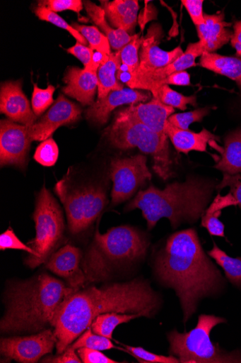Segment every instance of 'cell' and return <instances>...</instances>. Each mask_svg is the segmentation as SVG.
I'll return each mask as SVG.
<instances>
[{
  "mask_svg": "<svg viewBox=\"0 0 241 363\" xmlns=\"http://www.w3.org/2000/svg\"><path fill=\"white\" fill-rule=\"evenodd\" d=\"M111 340H112L105 337L95 334L90 327L86 330V331L74 343L71 345V346L76 350L82 347L99 351H105L117 348Z\"/></svg>",
  "mask_w": 241,
  "mask_h": 363,
  "instance_id": "cell-32",
  "label": "cell"
},
{
  "mask_svg": "<svg viewBox=\"0 0 241 363\" xmlns=\"http://www.w3.org/2000/svg\"><path fill=\"white\" fill-rule=\"evenodd\" d=\"M39 7L46 8L54 13L72 11L79 13L83 9L81 0H45L39 3Z\"/></svg>",
  "mask_w": 241,
  "mask_h": 363,
  "instance_id": "cell-41",
  "label": "cell"
},
{
  "mask_svg": "<svg viewBox=\"0 0 241 363\" xmlns=\"http://www.w3.org/2000/svg\"><path fill=\"white\" fill-rule=\"evenodd\" d=\"M31 140L28 125L17 124L10 119L0 123V164L24 169Z\"/></svg>",
  "mask_w": 241,
  "mask_h": 363,
  "instance_id": "cell-12",
  "label": "cell"
},
{
  "mask_svg": "<svg viewBox=\"0 0 241 363\" xmlns=\"http://www.w3.org/2000/svg\"><path fill=\"white\" fill-rule=\"evenodd\" d=\"M41 362L51 363H81L82 360L71 345L69 346L63 352L54 356L48 355L43 358Z\"/></svg>",
  "mask_w": 241,
  "mask_h": 363,
  "instance_id": "cell-46",
  "label": "cell"
},
{
  "mask_svg": "<svg viewBox=\"0 0 241 363\" xmlns=\"http://www.w3.org/2000/svg\"><path fill=\"white\" fill-rule=\"evenodd\" d=\"M225 187L230 189V193L233 196L237 206L241 209V174H223V180L216 188L221 191Z\"/></svg>",
  "mask_w": 241,
  "mask_h": 363,
  "instance_id": "cell-42",
  "label": "cell"
},
{
  "mask_svg": "<svg viewBox=\"0 0 241 363\" xmlns=\"http://www.w3.org/2000/svg\"><path fill=\"white\" fill-rule=\"evenodd\" d=\"M36 223V238L27 245L33 250L25 263L30 269L46 263L63 238L64 222L61 209L54 196L42 188L37 197L35 211L33 216Z\"/></svg>",
  "mask_w": 241,
  "mask_h": 363,
  "instance_id": "cell-8",
  "label": "cell"
},
{
  "mask_svg": "<svg viewBox=\"0 0 241 363\" xmlns=\"http://www.w3.org/2000/svg\"><path fill=\"white\" fill-rule=\"evenodd\" d=\"M204 52V47L200 41L188 45L184 54L175 62L165 66V67L141 75L131 74L130 79L126 84L129 88L136 83L149 82L164 79L169 76L186 71L196 65V59Z\"/></svg>",
  "mask_w": 241,
  "mask_h": 363,
  "instance_id": "cell-21",
  "label": "cell"
},
{
  "mask_svg": "<svg viewBox=\"0 0 241 363\" xmlns=\"http://www.w3.org/2000/svg\"><path fill=\"white\" fill-rule=\"evenodd\" d=\"M57 340L51 328L25 337L13 336L1 339L0 353L7 361L36 363L52 353Z\"/></svg>",
  "mask_w": 241,
  "mask_h": 363,
  "instance_id": "cell-11",
  "label": "cell"
},
{
  "mask_svg": "<svg viewBox=\"0 0 241 363\" xmlns=\"http://www.w3.org/2000/svg\"><path fill=\"white\" fill-rule=\"evenodd\" d=\"M110 143L116 148L137 147L153 157V170L163 180L173 177L167 135H163L137 121L124 110L117 113L113 124L107 130Z\"/></svg>",
  "mask_w": 241,
  "mask_h": 363,
  "instance_id": "cell-6",
  "label": "cell"
},
{
  "mask_svg": "<svg viewBox=\"0 0 241 363\" xmlns=\"http://www.w3.org/2000/svg\"><path fill=\"white\" fill-rule=\"evenodd\" d=\"M151 99V94L131 88L111 91L107 96L98 100L86 111L88 120L100 125L105 124L112 112L124 105L143 104Z\"/></svg>",
  "mask_w": 241,
  "mask_h": 363,
  "instance_id": "cell-17",
  "label": "cell"
},
{
  "mask_svg": "<svg viewBox=\"0 0 241 363\" xmlns=\"http://www.w3.org/2000/svg\"><path fill=\"white\" fill-rule=\"evenodd\" d=\"M63 281L43 274L12 284L6 293V311L0 322L4 335L37 334L52 322L61 304L74 292Z\"/></svg>",
  "mask_w": 241,
  "mask_h": 363,
  "instance_id": "cell-3",
  "label": "cell"
},
{
  "mask_svg": "<svg viewBox=\"0 0 241 363\" xmlns=\"http://www.w3.org/2000/svg\"><path fill=\"white\" fill-rule=\"evenodd\" d=\"M215 187L213 182L194 177L170 184L163 190L151 186L137 193L124 211L141 210L149 230L163 218L176 228L182 223H195L204 215Z\"/></svg>",
  "mask_w": 241,
  "mask_h": 363,
  "instance_id": "cell-4",
  "label": "cell"
},
{
  "mask_svg": "<svg viewBox=\"0 0 241 363\" xmlns=\"http://www.w3.org/2000/svg\"><path fill=\"white\" fill-rule=\"evenodd\" d=\"M0 111L10 120L25 125H32L38 120L22 90L21 81L8 82L2 84L0 91Z\"/></svg>",
  "mask_w": 241,
  "mask_h": 363,
  "instance_id": "cell-16",
  "label": "cell"
},
{
  "mask_svg": "<svg viewBox=\"0 0 241 363\" xmlns=\"http://www.w3.org/2000/svg\"><path fill=\"white\" fill-rule=\"evenodd\" d=\"M81 250L68 245L54 252L46 262V268L64 279L67 285L78 291L88 284L86 276L81 267Z\"/></svg>",
  "mask_w": 241,
  "mask_h": 363,
  "instance_id": "cell-14",
  "label": "cell"
},
{
  "mask_svg": "<svg viewBox=\"0 0 241 363\" xmlns=\"http://www.w3.org/2000/svg\"><path fill=\"white\" fill-rule=\"evenodd\" d=\"M124 349L119 348V350H124V352L131 354L139 362L142 363H180L179 358L173 355L164 356L159 355L147 351L143 347H134L126 345L121 344Z\"/></svg>",
  "mask_w": 241,
  "mask_h": 363,
  "instance_id": "cell-36",
  "label": "cell"
},
{
  "mask_svg": "<svg viewBox=\"0 0 241 363\" xmlns=\"http://www.w3.org/2000/svg\"><path fill=\"white\" fill-rule=\"evenodd\" d=\"M148 247L146 237L133 227H114L103 235L97 229L94 242L81 262L88 284L109 279L115 265L143 258Z\"/></svg>",
  "mask_w": 241,
  "mask_h": 363,
  "instance_id": "cell-5",
  "label": "cell"
},
{
  "mask_svg": "<svg viewBox=\"0 0 241 363\" xmlns=\"http://www.w3.org/2000/svg\"><path fill=\"white\" fill-rule=\"evenodd\" d=\"M160 305L158 294L148 281L140 279L80 289L61 304L53 320L57 352L71 345L100 315L119 313L151 318Z\"/></svg>",
  "mask_w": 241,
  "mask_h": 363,
  "instance_id": "cell-1",
  "label": "cell"
},
{
  "mask_svg": "<svg viewBox=\"0 0 241 363\" xmlns=\"http://www.w3.org/2000/svg\"><path fill=\"white\" fill-rule=\"evenodd\" d=\"M81 113L78 106L60 94L54 104L41 119L33 125H28L30 140L31 142H44L48 140L60 126L76 122L81 118Z\"/></svg>",
  "mask_w": 241,
  "mask_h": 363,
  "instance_id": "cell-13",
  "label": "cell"
},
{
  "mask_svg": "<svg viewBox=\"0 0 241 363\" xmlns=\"http://www.w3.org/2000/svg\"><path fill=\"white\" fill-rule=\"evenodd\" d=\"M204 23L196 26L199 41L204 52L214 53L230 42L233 31L229 28L231 24L225 21V13L204 14Z\"/></svg>",
  "mask_w": 241,
  "mask_h": 363,
  "instance_id": "cell-18",
  "label": "cell"
},
{
  "mask_svg": "<svg viewBox=\"0 0 241 363\" xmlns=\"http://www.w3.org/2000/svg\"><path fill=\"white\" fill-rule=\"evenodd\" d=\"M54 91L55 88L52 85L42 89L37 84H33L32 108L37 117L42 116L53 104Z\"/></svg>",
  "mask_w": 241,
  "mask_h": 363,
  "instance_id": "cell-34",
  "label": "cell"
},
{
  "mask_svg": "<svg viewBox=\"0 0 241 363\" xmlns=\"http://www.w3.org/2000/svg\"><path fill=\"white\" fill-rule=\"evenodd\" d=\"M164 85L189 86L191 85L190 75L186 71L177 72L162 80L136 83L131 89L152 91Z\"/></svg>",
  "mask_w": 241,
  "mask_h": 363,
  "instance_id": "cell-37",
  "label": "cell"
},
{
  "mask_svg": "<svg viewBox=\"0 0 241 363\" xmlns=\"http://www.w3.org/2000/svg\"><path fill=\"white\" fill-rule=\"evenodd\" d=\"M154 270L163 285L175 291L184 323L196 313L202 299L218 294L225 284L193 228L180 230L167 239L155 258Z\"/></svg>",
  "mask_w": 241,
  "mask_h": 363,
  "instance_id": "cell-2",
  "label": "cell"
},
{
  "mask_svg": "<svg viewBox=\"0 0 241 363\" xmlns=\"http://www.w3.org/2000/svg\"><path fill=\"white\" fill-rule=\"evenodd\" d=\"M73 27L85 38L92 50L105 55H111L110 43L96 27L80 25L74 23Z\"/></svg>",
  "mask_w": 241,
  "mask_h": 363,
  "instance_id": "cell-31",
  "label": "cell"
},
{
  "mask_svg": "<svg viewBox=\"0 0 241 363\" xmlns=\"http://www.w3.org/2000/svg\"><path fill=\"white\" fill-rule=\"evenodd\" d=\"M110 177L113 182L112 204L117 206L128 200L152 174L147 166V157L143 155L112 160Z\"/></svg>",
  "mask_w": 241,
  "mask_h": 363,
  "instance_id": "cell-10",
  "label": "cell"
},
{
  "mask_svg": "<svg viewBox=\"0 0 241 363\" xmlns=\"http://www.w3.org/2000/svg\"><path fill=\"white\" fill-rule=\"evenodd\" d=\"M210 112L211 108L206 107L188 113L171 115L167 121L170 123L179 128L189 130L191 124L195 122L202 121L203 118L206 116H208Z\"/></svg>",
  "mask_w": 241,
  "mask_h": 363,
  "instance_id": "cell-39",
  "label": "cell"
},
{
  "mask_svg": "<svg viewBox=\"0 0 241 363\" xmlns=\"http://www.w3.org/2000/svg\"><path fill=\"white\" fill-rule=\"evenodd\" d=\"M106 16L117 28L131 34L137 21L139 11V1L136 0H114L113 2L101 1Z\"/></svg>",
  "mask_w": 241,
  "mask_h": 363,
  "instance_id": "cell-23",
  "label": "cell"
},
{
  "mask_svg": "<svg viewBox=\"0 0 241 363\" xmlns=\"http://www.w3.org/2000/svg\"><path fill=\"white\" fill-rule=\"evenodd\" d=\"M230 43L235 50L236 57H241V20L236 21L233 26V35Z\"/></svg>",
  "mask_w": 241,
  "mask_h": 363,
  "instance_id": "cell-48",
  "label": "cell"
},
{
  "mask_svg": "<svg viewBox=\"0 0 241 363\" xmlns=\"http://www.w3.org/2000/svg\"><path fill=\"white\" fill-rule=\"evenodd\" d=\"M221 211H205L201 216V226L206 228L212 236L225 238V225L219 220Z\"/></svg>",
  "mask_w": 241,
  "mask_h": 363,
  "instance_id": "cell-40",
  "label": "cell"
},
{
  "mask_svg": "<svg viewBox=\"0 0 241 363\" xmlns=\"http://www.w3.org/2000/svg\"><path fill=\"white\" fill-rule=\"evenodd\" d=\"M54 191L64 205L70 232L78 235L87 230L108 203L107 191L100 185L74 187L65 179Z\"/></svg>",
  "mask_w": 241,
  "mask_h": 363,
  "instance_id": "cell-9",
  "label": "cell"
},
{
  "mask_svg": "<svg viewBox=\"0 0 241 363\" xmlns=\"http://www.w3.org/2000/svg\"><path fill=\"white\" fill-rule=\"evenodd\" d=\"M165 133L176 150L184 154L191 151L206 152L208 143L219 140V138L205 128L199 133H195L190 130L179 128L168 121L165 124Z\"/></svg>",
  "mask_w": 241,
  "mask_h": 363,
  "instance_id": "cell-22",
  "label": "cell"
},
{
  "mask_svg": "<svg viewBox=\"0 0 241 363\" xmlns=\"http://www.w3.org/2000/svg\"><path fill=\"white\" fill-rule=\"evenodd\" d=\"M8 249L23 250L28 255L33 254V250L18 238L11 227L0 235V250L4 251Z\"/></svg>",
  "mask_w": 241,
  "mask_h": 363,
  "instance_id": "cell-43",
  "label": "cell"
},
{
  "mask_svg": "<svg viewBox=\"0 0 241 363\" xmlns=\"http://www.w3.org/2000/svg\"><path fill=\"white\" fill-rule=\"evenodd\" d=\"M34 12H35V14L40 19L49 22L57 27L63 28L69 33H71V35L76 39L77 42L83 45H86L88 44L87 40L81 34V33L72 26L69 25L62 18L57 15V13L52 12L50 10L42 7L36 8V9L34 10Z\"/></svg>",
  "mask_w": 241,
  "mask_h": 363,
  "instance_id": "cell-35",
  "label": "cell"
},
{
  "mask_svg": "<svg viewBox=\"0 0 241 363\" xmlns=\"http://www.w3.org/2000/svg\"><path fill=\"white\" fill-rule=\"evenodd\" d=\"M143 316L142 314L107 313L96 317L90 328L95 334L113 340L114 330L118 325Z\"/></svg>",
  "mask_w": 241,
  "mask_h": 363,
  "instance_id": "cell-28",
  "label": "cell"
},
{
  "mask_svg": "<svg viewBox=\"0 0 241 363\" xmlns=\"http://www.w3.org/2000/svg\"><path fill=\"white\" fill-rule=\"evenodd\" d=\"M77 353L84 363H118L99 350L86 347L77 350Z\"/></svg>",
  "mask_w": 241,
  "mask_h": 363,
  "instance_id": "cell-44",
  "label": "cell"
},
{
  "mask_svg": "<svg viewBox=\"0 0 241 363\" xmlns=\"http://www.w3.org/2000/svg\"><path fill=\"white\" fill-rule=\"evenodd\" d=\"M221 154L214 168L223 174H241V128L227 135Z\"/></svg>",
  "mask_w": 241,
  "mask_h": 363,
  "instance_id": "cell-25",
  "label": "cell"
},
{
  "mask_svg": "<svg viewBox=\"0 0 241 363\" xmlns=\"http://www.w3.org/2000/svg\"><path fill=\"white\" fill-rule=\"evenodd\" d=\"M124 111L157 133L166 135L165 124L169 117L174 114L175 108L164 105L153 97L148 104L131 105Z\"/></svg>",
  "mask_w": 241,
  "mask_h": 363,
  "instance_id": "cell-20",
  "label": "cell"
},
{
  "mask_svg": "<svg viewBox=\"0 0 241 363\" xmlns=\"http://www.w3.org/2000/svg\"><path fill=\"white\" fill-rule=\"evenodd\" d=\"M59 156V149L52 138L44 141L37 149L34 159L43 167L54 166Z\"/></svg>",
  "mask_w": 241,
  "mask_h": 363,
  "instance_id": "cell-38",
  "label": "cell"
},
{
  "mask_svg": "<svg viewBox=\"0 0 241 363\" xmlns=\"http://www.w3.org/2000/svg\"><path fill=\"white\" fill-rule=\"evenodd\" d=\"M84 6L93 21L105 33L112 49L119 51L131 41L134 36L122 29L113 28L108 24L105 11L102 8L90 1L84 2Z\"/></svg>",
  "mask_w": 241,
  "mask_h": 363,
  "instance_id": "cell-27",
  "label": "cell"
},
{
  "mask_svg": "<svg viewBox=\"0 0 241 363\" xmlns=\"http://www.w3.org/2000/svg\"><path fill=\"white\" fill-rule=\"evenodd\" d=\"M154 98L165 106L185 111L187 105L196 106V96H184L169 87L168 85L162 86L151 91Z\"/></svg>",
  "mask_w": 241,
  "mask_h": 363,
  "instance_id": "cell-30",
  "label": "cell"
},
{
  "mask_svg": "<svg viewBox=\"0 0 241 363\" xmlns=\"http://www.w3.org/2000/svg\"><path fill=\"white\" fill-rule=\"evenodd\" d=\"M223 323H226L223 318L202 314L192 331L170 332L167 335L170 355L177 356L182 363L241 362V352H227L211 339L213 329Z\"/></svg>",
  "mask_w": 241,
  "mask_h": 363,
  "instance_id": "cell-7",
  "label": "cell"
},
{
  "mask_svg": "<svg viewBox=\"0 0 241 363\" xmlns=\"http://www.w3.org/2000/svg\"><path fill=\"white\" fill-rule=\"evenodd\" d=\"M108 55L102 54L99 52L94 53L90 62L85 66V70L90 72L97 73L101 63L105 60Z\"/></svg>",
  "mask_w": 241,
  "mask_h": 363,
  "instance_id": "cell-49",
  "label": "cell"
},
{
  "mask_svg": "<svg viewBox=\"0 0 241 363\" xmlns=\"http://www.w3.org/2000/svg\"><path fill=\"white\" fill-rule=\"evenodd\" d=\"M66 84L62 91L71 96L83 106H92L98 86L97 73L87 72L76 67L69 69L64 78Z\"/></svg>",
  "mask_w": 241,
  "mask_h": 363,
  "instance_id": "cell-19",
  "label": "cell"
},
{
  "mask_svg": "<svg viewBox=\"0 0 241 363\" xmlns=\"http://www.w3.org/2000/svg\"><path fill=\"white\" fill-rule=\"evenodd\" d=\"M199 64L202 68L234 81L241 92V57L204 52Z\"/></svg>",
  "mask_w": 241,
  "mask_h": 363,
  "instance_id": "cell-24",
  "label": "cell"
},
{
  "mask_svg": "<svg viewBox=\"0 0 241 363\" xmlns=\"http://www.w3.org/2000/svg\"><path fill=\"white\" fill-rule=\"evenodd\" d=\"M143 40L144 38H141L139 35H134L131 41L120 50L122 63L127 66L129 72L131 74H135L139 70L140 66L139 51L141 48Z\"/></svg>",
  "mask_w": 241,
  "mask_h": 363,
  "instance_id": "cell-33",
  "label": "cell"
},
{
  "mask_svg": "<svg viewBox=\"0 0 241 363\" xmlns=\"http://www.w3.org/2000/svg\"><path fill=\"white\" fill-rule=\"evenodd\" d=\"M162 35L161 27L153 25L144 38L141 46L140 66L134 76H141L159 69L175 62L184 54L181 47L172 51H164L158 47Z\"/></svg>",
  "mask_w": 241,
  "mask_h": 363,
  "instance_id": "cell-15",
  "label": "cell"
},
{
  "mask_svg": "<svg viewBox=\"0 0 241 363\" xmlns=\"http://www.w3.org/2000/svg\"><path fill=\"white\" fill-rule=\"evenodd\" d=\"M122 65L120 50L107 55L97 72L98 79V100L107 96L111 91L124 89L118 82L117 72Z\"/></svg>",
  "mask_w": 241,
  "mask_h": 363,
  "instance_id": "cell-26",
  "label": "cell"
},
{
  "mask_svg": "<svg viewBox=\"0 0 241 363\" xmlns=\"http://www.w3.org/2000/svg\"><path fill=\"white\" fill-rule=\"evenodd\" d=\"M182 3L186 8L196 26H199L204 23L203 0H182Z\"/></svg>",
  "mask_w": 241,
  "mask_h": 363,
  "instance_id": "cell-45",
  "label": "cell"
},
{
  "mask_svg": "<svg viewBox=\"0 0 241 363\" xmlns=\"http://www.w3.org/2000/svg\"><path fill=\"white\" fill-rule=\"evenodd\" d=\"M67 52L79 59L85 66L88 65L94 55L93 50L77 42L75 46L67 49Z\"/></svg>",
  "mask_w": 241,
  "mask_h": 363,
  "instance_id": "cell-47",
  "label": "cell"
},
{
  "mask_svg": "<svg viewBox=\"0 0 241 363\" xmlns=\"http://www.w3.org/2000/svg\"><path fill=\"white\" fill-rule=\"evenodd\" d=\"M208 255L224 270L226 278L234 286L241 288V257L228 256L216 244Z\"/></svg>",
  "mask_w": 241,
  "mask_h": 363,
  "instance_id": "cell-29",
  "label": "cell"
}]
</instances>
